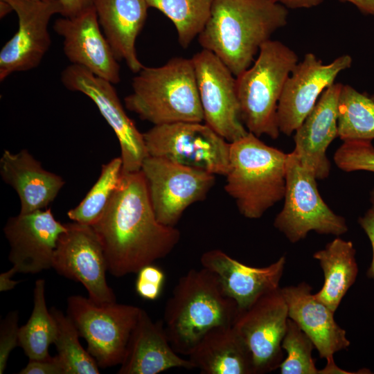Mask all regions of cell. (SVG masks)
I'll use <instances>...</instances> for the list:
<instances>
[{
  "instance_id": "1",
  "label": "cell",
  "mask_w": 374,
  "mask_h": 374,
  "mask_svg": "<svg viewBox=\"0 0 374 374\" xmlns=\"http://www.w3.org/2000/svg\"><path fill=\"white\" fill-rule=\"evenodd\" d=\"M91 226L103 245L107 271L118 278L165 258L181 238L178 229L158 221L141 170L123 173L105 211Z\"/></svg>"
},
{
  "instance_id": "2",
  "label": "cell",
  "mask_w": 374,
  "mask_h": 374,
  "mask_svg": "<svg viewBox=\"0 0 374 374\" xmlns=\"http://www.w3.org/2000/svg\"><path fill=\"white\" fill-rule=\"evenodd\" d=\"M287 8L271 0H213L198 36L237 77L254 61L261 46L287 24Z\"/></svg>"
},
{
  "instance_id": "3",
  "label": "cell",
  "mask_w": 374,
  "mask_h": 374,
  "mask_svg": "<svg viewBox=\"0 0 374 374\" xmlns=\"http://www.w3.org/2000/svg\"><path fill=\"white\" fill-rule=\"evenodd\" d=\"M238 310L215 273L204 267L192 269L175 286L166 303L163 321L174 350L188 356L209 330L233 325Z\"/></svg>"
},
{
  "instance_id": "4",
  "label": "cell",
  "mask_w": 374,
  "mask_h": 374,
  "mask_svg": "<svg viewBox=\"0 0 374 374\" xmlns=\"http://www.w3.org/2000/svg\"><path fill=\"white\" fill-rule=\"evenodd\" d=\"M125 107L154 125L203 122L191 58L172 57L158 67L144 66L132 80Z\"/></svg>"
},
{
  "instance_id": "5",
  "label": "cell",
  "mask_w": 374,
  "mask_h": 374,
  "mask_svg": "<svg viewBox=\"0 0 374 374\" xmlns=\"http://www.w3.org/2000/svg\"><path fill=\"white\" fill-rule=\"evenodd\" d=\"M287 157L251 132L231 143L224 190L242 215L258 219L284 198Z\"/></svg>"
},
{
  "instance_id": "6",
  "label": "cell",
  "mask_w": 374,
  "mask_h": 374,
  "mask_svg": "<svg viewBox=\"0 0 374 374\" xmlns=\"http://www.w3.org/2000/svg\"><path fill=\"white\" fill-rule=\"evenodd\" d=\"M298 62L293 50L269 39L261 46L252 65L236 77L241 118L249 132L258 137H278V101Z\"/></svg>"
},
{
  "instance_id": "7",
  "label": "cell",
  "mask_w": 374,
  "mask_h": 374,
  "mask_svg": "<svg viewBox=\"0 0 374 374\" xmlns=\"http://www.w3.org/2000/svg\"><path fill=\"white\" fill-rule=\"evenodd\" d=\"M317 179L293 152L287 154L284 205L274 226L292 243L305 238L310 231L339 236L348 231L345 218L322 199Z\"/></svg>"
},
{
  "instance_id": "8",
  "label": "cell",
  "mask_w": 374,
  "mask_h": 374,
  "mask_svg": "<svg viewBox=\"0 0 374 374\" xmlns=\"http://www.w3.org/2000/svg\"><path fill=\"white\" fill-rule=\"evenodd\" d=\"M140 308L115 302L96 303L73 295L67 299V316L87 343V350L99 367L121 364L141 311Z\"/></svg>"
},
{
  "instance_id": "9",
  "label": "cell",
  "mask_w": 374,
  "mask_h": 374,
  "mask_svg": "<svg viewBox=\"0 0 374 374\" xmlns=\"http://www.w3.org/2000/svg\"><path fill=\"white\" fill-rule=\"evenodd\" d=\"M148 156L225 176L231 143L203 122L154 125L143 133Z\"/></svg>"
},
{
  "instance_id": "10",
  "label": "cell",
  "mask_w": 374,
  "mask_h": 374,
  "mask_svg": "<svg viewBox=\"0 0 374 374\" xmlns=\"http://www.w3.org/2000/svg\"><path fill=\"white\" fill-rule=\"evenodd\" d=\"M141 170L159 222L175 226L191 204L205 199L215 182V175L163 158L148 156Z\"/></svg>"
},
{
  "instance_id": "11",
  "label": "cell",
  "mask_w": 374,
  "mask_h": 374,
  "mask_svg": "<svg viewBox=\"0 0 374 374\" xmlns=\"http://www.w3.org/2000/svg\"><path fill=\"white\" fill-rule=\"evenodd\" d=\"M204 122L232 143L249 132L240 113L236 77L213 53L203 49L192 57Z\"/></svg>"
},
{
  "instance_id": "12",
  "label": "cell",
  "mask_w": 374,
  "mask_h": 374,
  "mask_svg": "<svg viewBox=\"0 0 374 374\" xmlns=\"http://www.w3.org/2000/svg\"><path fill=\"white\" fill-rule=\"evenodd\" d=\"M57 241L52 267L61 276L83 285L96 303L116 301L106 280L107 265L101 242L91 225L66 223Z\"/></svg>"
},
{
  "instance_id": "13",
  "label": "cell",
  "mask_w": 374,
  "mask_h": 374,
  "mask_svg": "<svg viewBox=\"0 0 374 374\" xmlns=\"http://www.w3.org/2000/svg\"><path fill=\"white\" fill-rule=\"evenodd\" d=\"M61 81L69 90L89 97L112 127L120 145L123 172L141 170L148 156L143 133L127 115L113 84L75 64L62 71Z\"/></svg>"
},
{
  "instance_id": "14",
  "label": "cell",
  "mask_w": 374,
  "mask_h": 374,
  "mask_svg": "<svg viewBox=\"0 0 374 374\" xmlns=\"http://www.w3.org/2000/svg\"><path fill=\"white\" fill-rule=\"evenodd\" d=\"M288 308L280 287L261 296L251 307L238 310L233 326L250 350L256 374L279 368Z\"/></svg>"
},
{
  "instance_id": "15",
  "label": "cell",
  "mask_w": 374,
  "mask_h": 374,
  "mask_svg": "<svg viewBox=\"0 0 374 374\" xmlns=\"http://www.w3.org/2000/svg\"><path fill=\"white\" fill-rule=\"evenodd\" d=\"M18 17V29L0 51V81L13 73L36 68L48 51L51 40L48 24L62 13L57 0H3Z\"/></svg>"
},
{
  "instance_id": "16",
  "label": "cell",
  "mask_w": 374,
  "mask_h": 374,
  "mask_svg": "<svg viewBox=\"0 0 374 374\" xmlns=\"http://www.w3.org/2000/svg\"><path fill=\"white\" fill-rule=\"evenodd\" d=\"M351 64L349 55H343L325 64L314 54H305L287 79L278 101L277 118L280 132L287 136L294 132L322 93Z\"/></svg>"
},
{
  "instance_id": "17",
  "label": "cell",
  "mask_w": 374,
  "mask_h": 374,
  "mask_svg": "<svg viewBox=\"0 0 374 374\" xmlns=\"http://www.w3.org/2000/svg\"><path fill=\"white\" fill-rule=\"evenodd\" d=\"M66 230V224L56 220L51 208L10 217L3 232L10 247L12 267L23 274L51 268L58 239Z\"/></svg>"
},
{
  "instance_id": "18",
  "label": "cell",
  "mask_w": 374,
  "mask_h": 374,
  "mask_svg": "<svg viewBox=\"0 0 374 374\" xmlns=\"http://www.w3.org/2000/svg\"><path fill=\"white\" fill-rule=\"evenodd\" d=\"M53 29L63 38V51L71 64L113 84L121 81L118 61L101 32L94 6L74 17L57 19Z\"/></svg>"
},
{
  "instance_id": "19",
  "label": "cell",
  "mask_w": 374,
  "mask_h": 374,
  "mask_svg": "<svg viewBox=\"0 0 374 374\" xmlns=\"http://www.w3.org/2000/svg\"><path fill=\"white\" fill-rule=\"evenodd\" d=\"M285 262V257L281 256L267 266L253 267L217 249L204 252L200 258L202 267L216 274L224 293L236 302L239 310L280 288Z\"/></svg>"
},
{
  "instance_id": "20",
  "label": "cell",
  "mask_w": 374,
  "mask_h": 374,
  "mask_svg": "<svg viewBox=\"0 0 374 374\" xmlns=\"http://www.w3.org/2000/svg\"><path fill=\"white\" fill-rule=\"evenodd\" d=\"M342 86L334 83L328 87L294 132L295 148L292 152L318 179L328 177L330 173L326 150L338 137V103Z\"/></svg>"
},
{
  "instance_id": "21",
  "label": "cell",
  "mask_w": 374,
  "mask_h": 374,
  "mask_svg": "<svg viewBox=\"0 0 374 374\" xmlns=\"http://www.w3.org/2000/svg\"><path fill=\"white\" fill-rule=\"evenodd\" d=\"M288 308V317L294 321L312 341L319 357L326 363L334 354L346 350L350 342L346 332L334 319V312L318 301L312 287L305 282L280 288Z\"/></svg>"
},
{
  "instance_id": "22",
  "label": "cell",
  "mask_w": 374,
  "mask_h": 374,
  "mask_svg": "<svg viewBox=\"0 0 374 374\" xmlns=\"http://www.w3.org/2000/svg\"><path fill=\"white\" fill-rule=\"evenodd\" d=\"M119 374H157L172 368H194L171 346L163 321H153L141 309L130 334Z\"/></svg>"
},
{
  "instance_id": "23",
  "label": "cell",
  "mask_w": 374,
  "mask_h": 374,
  "mask_svg": "<svg viewBox=\"0 0 374 374\" xmlns=\"http://www.w3.org/2000/svg\"><path fill=\"white\" fill-rule=\"evenodd\" d=\"M0 174L18 195L19 213L46 208L65 184L62 177L45 170L26 149L17 153L5 150L0 159Z\"/></svg>"
},
{
  "instance_id": "24",
  "label": "cell",
  "mask_w": 374,
  "mask_h": 374,
  "mask_svg": "<svg viewBox=\"0 0 374 374\" xmlns=\"http://www.w3.org/2000/svg\"><path fill=\"white\" fill-rule=\"evenodd\" d=\"M100 25L118 61L124 60L130 70L139 73L144 66L136 51L149 8L145 0H96Z\"/></svg>"
},
{
  "instance_id": "25",
  "label": "cell",
  "mask_w": 374,
  "mask_h": 374,
  "mask_svg": "<svg viewBox=\"0 0 374 374\" xmlns=\"http://www.w3.org/2000/svg\"><path fill=\"white\" fill-rule=\"evenodd\" d=\"M188 357L203 374H256L251 353L233 325L209 330Z\"/></svg>"
},
{
  "instance_id": "26",
  "label": "cell",
  "mask_w": 374,
  "mask_h": 374,
  "mask_svg": "<svg viewBox=\"0 0 374 374\" xmlns=\"http://www.w3.org/2000/svg\"><path fill=\"white\" fill-rule=\"evenodd\" d=\"M355 254L352 242L340 238H335L313 254L324 276L322 287L314 296L334 312L357 278Z\"/></svg>"
},
{
  "instance_id": "27",
  "label": "cell",
  "mask_w": 374,
  "mask_h": 374,
  "mask_svg": "<svg viewBox=\"0 0 374 374\" xmlns=\"http://www.w3.org/2000/svg\"><path fill=\"white\" fill-rule=\"evenodd\" d=\"M33 303L30 317L19 332V346L29 359L49 356L48 348L53 344L57 332L54 317L46 307L44 279L35 281Z\"/></svg>"
},
{
  "instance_id": "28",
  "label": "cell",
  "mask_w": 374,
  "mask_h": 374,
  "mask_svg": "<svg viewBox=\"0 0 374 374\" xmlns=\"http://www.w3.org/2000/svg\"><path fill=\"white\" fill-rule=\"evenodd\" d=\"M338 137L346 141L374 139V99L343 85L338 103Z\"/></svg>"
},
{
  "instance_id": "29",
  "label": "cell",
  "mask_w": 374,
  "mask_h": 374,
  "mask_svg": "<svg viewBox=\"0 0 374 374\" xmlns=\"http://www.w3.org/2000/svg\"><path fill=\"white\" fill-rule=\"evenodd\" d=\"M174 24L179 44L188 48L199 36L211 15L213 0H145Z\"/></svg>"
},
{
  "instance_id": "30",
  "label": "cell",
  "mask_w": 374,
  "mask_h": 374,
  "mask_svg": "<svg viewBox=\"0 0 374 374\" xmlns=\"http://www.w3.org/2000/svg\"><path fill=\"white\" fill-rule=\"evenodd\" d=\"M56 323L57 332L53 341L65 374H98L99 366L94 357L81 345L79 332L63 312L52 307L50 310Z\"/></svg>"
},
{
  "instance_id": "31",
  "label": "cell",
  "mask_w": 374,
  "mask_h": 374,
  "mask_svg": "<svg viewBox=\"0 0 374 374\" xmlns=\"http://www.w3.org/2000/svg\"><path fill=\"white\" fill-rule=\"evenodd\" d=\"M122 175L123 161L121 157L102 165L100 176L96 183L79 204L67 212L69 218L73 222L93 225L105 211L121 182Z\"/></svg>"
},
{
  "instance_id": "32",
  "label": "cell",
  "mask_w": 374,
  "mask_h": 374,
  "mask_svg": "<svg viewBox=\"0 0 374 374\" xmlns=\"http://www.w3.org/2000/svg\"><path fill=\"white\" fill-rule=\"evenodd\" d=\"M287 353L280 364L281 374H318L312 356L314 345L311 339L297 323L288 318L285 336L281 344Z\"/></svg>"
},
{
  "instance_id": "33",
  "label": "cell",
  "mask_w": 374,
  "mask_h": 374,
  "mask_svg": "<svg viewBox=\"0 0 374 374\" xmlns=\"http://www.w3.org/2000/svg\"><path fill=\"white\" fill-rule=\"evenodd\" d=\"M336 166L343 171L374 172V147L370 141H346L334 155Z\"/></svg>"
},
{
  "instance_id": "34",
  "label": "cell",
  "mask_w": 374,
  "mask_h": 374,
  "mask_svg": "<svg viewBox=\"0 0 374 374\" xmlns=\"http://www.w3.org/2000/svg\"><path fill=\"white\" fill-rule=\"evenodd\" d=\"M135 282L136 294L143 299H157L162 291L165 282L163 271L153 264L143 267L139 270Z\"/></svg>"
},
{
  "instance_id": "35",
  "label": "cell",
  "mask_w": 374,
  "mask_h": 374,
  "mask_svg": "<svg viewBox=\"0 0 374 374\" xmlns=\"http://www.w3.org/2000/svg\"><path fill=\"white\" fill-rule=\"evenodd\" d=\"M19 312L8 313L0 324V373H3L11 351L19 346Z\"/></svg>"
},
{
  "instance_id": "36",
  "label": "cell",
  "mask_w": 374,
  "mask_h": 374,
  "mask_svg": "<svg viewBox=\"0 0 374 374\" xmlns=\"http://www.w3.org/2000/svg\"><path fill=\"white\" fill-rule=\"evenodd\" d=\"M20 374H65L64 366L56 355L42 359H29V362Z\"/></svg>"
},
{
  "instance_id": "37",
  "label": "cell",
  "mask_w": 374,
  "mask_h": 374,
  "mask_svg": "<svg viewBox=\"0 0 374 374\" xmlns=\"http://www.w3.org/2000/svg\"><path fill=\"white\" fill-rule=\"evenodd\" d=\"M371 206L358 219V223L367 235L372 247V259L366 276L374 280V188L370 193Z\"/></svg>"
},
{
  "instance_id": "38",
  "label": "cell",
  "mask_w": 374,
  "mask_h": 374,
  "mask_svg": "<svg viewBox=\"0 0 374 374\" xmlns=\"http://www.w3.org/2000/svg\"><path fill=\"white\" fill-rule=\"evenodd\" d=\"M62 8L63 17H74L84 10L93 6L96 0H57Z\"/></svg>"
},
{
  "instance_id": "39",
  "label": "cell",
  "mask_w": 374,
  "mask_h": 374,
  "mask_svg": "<svg viewBox=\"0 0 374 374\" xmlns=\"http://www.w3.org/2000/svg\"><path fill=\"white\" fill-rule=\"evenodd\" d=\"M291 9L310 8L321 3L323 0H271Z\"/></svg>"
},
{
  "instance_id": "40",
  "label": "cell",
  "mask_w": 374,
  "mask_h": 374,
  "mask_svg": "<svg viewBox=\"0 0 374 374\" xmlns=\"http://www.w3.org/2000/svg\"><path fill=\"white\" fill-rule=\"evenodd\" d=\"M17 273L16 270L12 267L9 270L3 272L0 275V291L6 292L11 290L19 283L18 280H14L12 277Z\"/></svg>"
},
{
  "instance_id": "41",
  "label": "cell",
  "mask_w": 374,
  "mask_h": 374,
  "mask_svg": "<svg viewBox=\"0 0 374 374\" xmlns=\"http://www.w3.org/2000/svg\"><path fill=\"white\" fill-rule=\"evenodd\" d=\"M348 1L355 5L364 14L374 15V0H340Z\"/></svg>"
},
{
  "instance_id": "42",
  "label": "cell",
  "mask_w": 374,
  "mask_h": 374,
  "mask_svg": "<svg viewBox=\"0 0 374 374\" xmlns=\"http://www.w3.org/2000/svg\"><path fill=\"white\" fill-rule=\"evenodd\" d=\"M0 10L1 18H2L13 10L8 3L3 0H0Z\"/></svg>"
}]
</instances>
